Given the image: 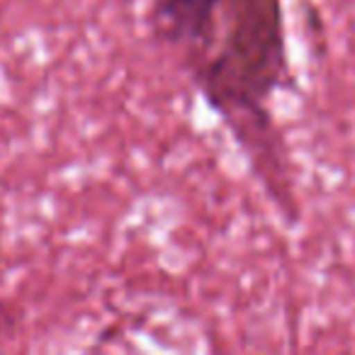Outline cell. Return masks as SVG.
Wrapping results in <instances>:
<instances>
[{"instance_id":"6da1fadb","label":"cell","mask_w":355,"mask_h":355,"mask_svg":"<svg viewBox=\"0 0 355 355\" xmlns=\"http://www.w3.org/2000/svg\"><path fill=\"white\" fill-rule=\"evenodd\" d=\"M190 78L246 146L268 141L270 103L292 83L285 3L222 0L214 44Z\"/></svg>"},{"instance_id":"7a4b0ae2","label":"cell","mask_w":355,"mask_h":355,"mask_svg":"<svg viewBox=\"0 0 355 355\" xmlns=\"http://www.w3.org/2000/svg\"><path fill=\"white\" fill-rule=\"evenodd\" d=\"M222 0H148L146 25L153 42L175 51L193 71L214 44Z\"/></svg>"}]
</instances>
